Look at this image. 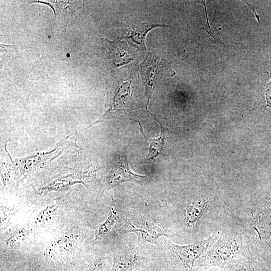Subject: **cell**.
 <instances>
[{
    "label": "cell",
    "instance_id": "30bf717a",
    "mask_svg": "<svg viewBox=\"0 0 271 271\" xmlns=\"http://www.w3.org/2000/svg\"><path fill=\"white\" fill-rule=\"evenodd\" d=\"M28 236V232L25 229H20L14 233L6 241L8 244H13L26 239Z\"/></svg>",
    "mask_w": 271,
    "mask_h": 271
},
{
    "label": "cell",
    "instance_id": "3957f363",
    "mask_svg": "<svg viewBox=\"0 0 271 271\" xmlns=\"http://www.w3.org/2000/svg\"><path fill=\"white\" fill-rule=\"evenodd\" d=\"M114 163L107 180L110 187L145 177L133 173L129 168L126 158L123 156L118 157Z\"/></svg>",
    "mask_w": 271,
    "mask_h": 271
},
{
    "label": "cell",
    "instance_id": "8fae6325",
    "mask_svg": "<svg viewBox=\"0 0 271 271\" xmlns=\"http://www.w3.org/2000/svg\"><path fill=\"white\" fill-rule=\"evenodd\" d=\"M263 212L262 216L264 227L271 237V205L267 206Z\"/></svg>",
    "mask_w": 271,
    "mask_h": 271
},
{
    "label": "cell",
    "instance_id": "277c9868",
    "mask_svg": "<svg viewBox=\"0 0 271 271\" xmlns=\"http://www.w3.org/2000/svg\"><path fill=\"white\" fill-rule=\"evenodd\" d=\"M211 203L210 199L205 196L197 197L191 202L185 213L186 224L191 227L197 224Z\"/></svg>",
    "mask_w": 271,
    "mask_h": 271
},
{
    "label": "cell",
    "instance_id": "5b68a950",
    "mask_svg": "<svg viewBox=\"0 0 271 271\" xmlns=\"http://www.w3.org/2000/svg\"><path fill=\"white\" fill-rule=\"evenodd\" d=\"M119 218V214L116 209L113 207H110L108 215L106 220L96 227L95 239L109 233L114 227Z\"/></svg>",
    "mask_w": 271,
    "mask_h": 271
},
{
    "label": "cell",
    "instance_id": "9a60e30c",
    "mask_svg": "<svg viewBox=\"0 0 271 271\" xmlns=\"http://www.w3.org/2000/svg\"><path fill=\"white\" fill-rule=\"evenodd\" d=\"M244 3H245V4H246L250 8V9L254 12V16H255V17L256 18V19H257L258 23L259 24L260 23V20H259V16L257 15V14L256 13V12L255 11V7L250 4L249 3H248L247 2H245V1H243Z\"/></svg>",
    "mask_w": 271,
    "mask_h": 271
},
{
    "label": "cell",
    "instance_id": "5bb4252c",
    "mask_svg": "<svg viewBox=\"0 0 271 271\" xmlns=\"http://www.w3.org/2000/svg\"><path fill=\"white\" fill-rule=\"evenodd\" d=\"M270 75V80L266 85L267 89L265 90V98L266 100V106L271 107V73H269Z\"/></svg>",
    "mask_w": 271,
    "mask_h": 271
},
{
    "label": "cell",
    "instance_id": "9c48e42d",
    "mask_svg": "<svg viewBox=\"0 0 271 271\" xmlns=\"http://www.w3.org/2000/svg\"><path fill=\"white\" fill-rule=\"evenodd\" d=\"M151 141L150 148V154L151 158H153L158 156L163 150V146L164 141V134L162 131L161 136L154 140H149Z\"/></svg>",
    "mask_w": 271,
    "mask_h": 271
},
{
    "label": "cell",
    "instance_id": "ba28073f",
    "mask_svg": "<svg viewBox=\"0 0 271 271\" xmlns=\"http://www.w3.org/2000/svg\"><path fill=\"white\" fill-rule=\"evenodd\" d=\"M56 205H49L42 210L36 216L33 221L34 226L37 227L42 225L48 221L57 209Z\"/></svg>",
    "mask_w": 271,
    "mask_h": 271
},
{
    "label": "cell",
    "instance_id": "7c38bea8",
    "mask_svg": "<svg viewBox=\"0 0 271 271\" xmlns=\"http://www.w3.org/2000/svg\"><path fill=\"white\" fill-rule=\"evenodd\" d=\"M199 2L202 3L204 6L205 12L206 17V23L205 25L203 27H201V28L204 29L209 35H210L211 37L213 38L214 40H215V38L214 37V31L211 28L209 23V21H208V17L207 13V9H206V5H205V1H200Z\"/></svg>",
    "mask_w": 271,
    "mask_h": 271
},
{
    "label": "cell",
    "instance_id": "7a4b0ae2",
    "mask_svg": "<svg viewBox=\"0 0 271 271\" xmlns=\"http://www.w3.org/2000/svg\"><path fill=\"white\" fill-rule=\"evenodd\" d=\"M123 29L126 36L131 44L141 50H146L145 37L151 29L163 26L148 22H144L129 17L122 22Z\"/></svg>",
    "mask_w": 271,
    "mask_h": 271
},
{
    "label": "cell",
    "instance_id": "6da1fadb",
    "mask_svg": "<svg viewBox=\"0 0 271 271\" xmlns=\"http://www.w3.org/2000/svg\"><path fill=\"white\" fill-rule=\"evenodd\" d=\"M217 234L214 233L207 239L196 242L192 244L180 246L168 242L167 244L187 267H193L195 261L201 256L218 238Z\"/></svg>",
    "mask_w": 271,
    "mask_h": 271
},
{
    "label": "cell",
    "instance_id": "8992f818",
    "mask_svg": "<svg viewBox=\"0 0 271 271\" xmlns=\"http://www.w3.org/2000/svg\"><path fill=\"white\" fill-rule=\"evenodd\" d=\"M129 231L137 233L139 232L142 238L150 243H156L158 239L161 236H166L162 229L154 224H147L137 229L133 228Z\"/></svg>",
    "mask_w": 271,
    "mask_h": 271
},
{
    "label": "cell",
    "instance_id": "52a82bcc",
    "mask_svg": "<svg viewBox=\"0 0 271 271\" xmlns=\"http://www.w3.org/2000/svg\"><path fill=\"white\" fill-rule=\"evenodd\" d=\"M132 260L127 254H117L114 255L110 271H130Z\"/></svg>",
    "mask_w": 271,
    "mask_h": 271
},
{
    "label": "cell",
    "instance_id": "2e32d148",
    "mask_svg": "<svg viewBox=\"0 0 271 271\" xmlns=\"http://www.w3.org/2000/svg\"><path fill=\"white\" fill-rule=\"evenodd\" d=\"M46 271H64L63 269H61V267H50Z\"/></svg>",
    "mask_w": 271,
    "mask_h": 271
},
{
    "label": "cell",
    "instance_id": "4fadbf2b",
    "mask_svg": "<svg viewBox=\"0 0 271 271\" xmlns=\"http://www.w3.org/2000/svg\"><path fill=\"white\" fill-rule=\"evenodd\" d=\"M102 269L103 263L101 261H97L81 271H102Z\"/></svg>",
    "mask_w": 271,
    "mask_h": 271
}]
</instances>
